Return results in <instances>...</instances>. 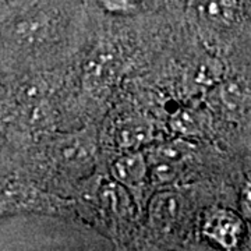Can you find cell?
Listing matches in <instances>:
<instances>
[{
    "label": "cell",
    "mask_w": 251,
    "mask_h": 251,
    "mask_svg": "<svg viewBox=\"0 0 251 251\" xmlns=\"http://www.w3.org/2000/svg\"><path fill=\"white\" fill-rule=\"evenodd\" d=\"M205 233L224 249H233L242 239L243 224L230 211L218 209L208 216Z\"/></svg>",
    "instance_id": "obj_1"
},
{
    "label": "cell",
    "mask_w": 251,
    "mask_h": 251,
    "mask_svg": "<svg viewBox=\"0 0 251 251\" xmlns=\"http://www.w3.org/2000/svg\"><path fill=\"white\" fill-rule=\"evenodd\" d=\"M183 209V200L173 191H162L152 198L150 204V222L159 230L172 227L179 219Z\"/></svg>",
    "instance_id": "obj_2"
},
{
    "label": "cell",
    "mask_w": 251,
    "mask_h": 251,
    "mask_svg": "<svg viewBox=\"0 0 251 251\" xmlns=\"http://www.w3.org/2000/svg\"><path fill=\"white\" fill-rule=\"evenodd\" d=\"M113 177L128 187L138 186L147 175V163L141 153L133 152L119 158L112 166Z\"/></svg>",
    "instance_id": "obj_3"
},
{
    "label": "cell",
    "mask_w": 251,
    "mask_h": 251,
    "mask_svg": "<svg viewBox=\"0 0 251 251\" xmlns=\"http://www.w3.org/2000/svg\"><path fill=\"white\" fill-rule=\"evenodd\" d=\"M200 17L211 24H227L236 13V0H197Z\"/></svg>",
    "instance_id": "obj_4"
},
{
    "label": "cell",
    "mask_w": 251,
    "mask_h": 251,
    "mask_svg": "<svg viewBox=\"0 0 251 251\" xmlns=\"http://www.w3.org/2000/svg\"><path fill=\"white\" fill-rule=\"evenodd\" d=\"M117 143L122 148H135L151 138V127L140 120H130L123 123L117 130Z\"/></svg>",
    "instance_id": "obj_5"
},
{
    "label": "cell",
    "mask_w": 251,
    "mask_h": 251,
    "mask_svg": "<svg viewBox=\"0 0 251 251\" xmlns=\"http://www.w3.org/2000/svg\"><path fill=\"white\" fill-rule=\"evenodd\" d=\"M205 125L206 117L204 116V113L196 109H181L172 119L173 130L186 135H196L202 133Z\"/></svg>",
    "instance_id": "obj_6"
},
{
    "label": "cell",
    "mask_w": 251,
    "mask_h": 251,
    "mask_svg": "<svg viewBox=\"0 0 251 251\" xmlns=\"http://www.w3.org/2000/svg\"><path fill=\"white\" fill-rule=\"evenodd\" d=\"M113 62L108 54L98 56L88 64L87 69V84L91 88H99L108 84L112 74H113Z\"/></svg>",
    "instance_id": "obj_7"
},
{
    "label": "cell",
    "mask_w": 251,
    "mask_h": 251,
    "mask_svg": "<svg viewBox=\"0 0 251 251\" xmlns=\"http://www.w3.org/2000/svg\"><path fill=\"white\" fill-rule=\"evenodd\" d=\"M90 152L85 148V143L81 138H67L63 140L57 147V158L62 162L77 163L85 162Z\"/></svg>",
    "instance_id": "obj_8"
},
{
    "label": "cell",
    "mask_w": 251,
    "mask_h": 251,
    "mask_svg": "<svg viewBox=\"0 0 251 251\" xmlns=\"http://www.w3.org/2000/svg\"><path fill=\"white\" fill-rule=\"evenodd\" d=\"M219 75H221L219 63L215 60H205L197 66L196 73H194V81L198 85L208 87L218 81Z\"/></svg>",
    "instance_id": "obj_9"
},
{
    "label": "cell",
    "mask_w": 251,
    "mask_h": 251,
    "mask_svg": "<svg viewBox=\"0 0 251 251\" xmlns=\"http://www.w3.org/2000/svg\"><path fill=\"white\" fill-rule=\"evenodd\" d=\"M177 162L156 159L152 168L151 177L155 184H166L175 180L177 175Z\"/></svg>",
    "instance_id": "obj_10"
},
{
    "label": "cell",
    "mask_w": 251,
    "mask_h": 251,
    "mask_svg": "<svg viewBox=\"0 0 251 251\" xmlns=\"http://www.w3.org/2000/svg\"><path fill=\"white\" fill-rule=\"evenodd\" d=\"M190 151L188 144L183 141H172V143L163 144L156 151V159H163V161L177 162L179 163Z\"/></svg>",
    "instance_id": "obj_11"
},
{
    "label": "cell",
    "mask_w": 251,
    "mask_h": 251,
    "mask_svg": "<svg viewBox=\"0 0 251 251\" xmlns=\"http://www.w3.org/2000/svg\"><path fill=\"white\" fill-rule=\"evenodd\" d=\"M221 95H222L224 103L227 108H239L244 99V88L239 82L230 81V82H226L222 87Z\"/></svg>",
    "instance_id": "obj_12"
},
{
    "label": "cell",
    "mask_w": 251,
    "mask_h": 251,
    "mask_svg": "<svg viewBox=\"0 0 251 251\" xmlns=\"http://www.w3.org/2000/svg\"><path fill=\"white\" fill-rule=\"evenodd\" d=\"M42 94H44V87H42V84H41V82L38 84L35 81L27 82V84L21 88V92H20L21 99H23L24 102H28V103H31V102H38L39 98L42 97Z\"/></svg>",
    "instance_id": "obj_13"
},
{
    "label": "cell",
    "mask_w": 251,
    "mask_h": 251,
    "mask_svg": "<svg viewBox=\"0 0 251 251\" xmlns=\"http://www.w3.org/2000/svg\"><path fill=\"white\" fill-rule=\"evenodd\" d=\"M240 206L244 215L251 219V180H249L242 190L240 196Z\"/></svg>",
    "instance_id": "obj_14"
},
{
    "label": "cell",
    "mask_w": 251,
    "mask_h": 251,
    "mask_svg": "<svg viewBox=\"0 0 251 251\" xmlns=\"http://www.w3.org/2000/svg\"><path fill=\"white\" fill-rule=\"evenodd\" d=\"M103 4L106 9L113 11H127L131 7L128 0H103Z\"/></svg>",
    "instance_id": "obj_15"
}]
</instances>
